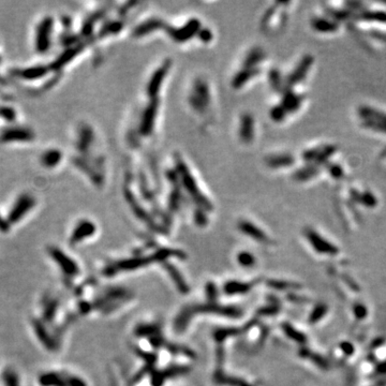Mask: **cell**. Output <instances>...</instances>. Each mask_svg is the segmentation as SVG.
<instances>
[{
    "label": "cell",
    "instance_id": "obj_45",
    "mask_svg": "<svg viewBox=\"0 0 386 386\" xmlns=\"http://www.w3.org/2000/svg\"><path fill=\"white\" fill-rule=\"evenodd\" d=\"M199 35H200V39H201L202 41H204V42H208V41L211 40V38H212L211 32H210L209 30H207V29L200 31V32H199Z\"/></svg>",
    "mask_w": 386,
    "mask_h": 386
},
{
    "label": "cell",
    "instance_id": "obj_14",
    "mask_svg": "<svg viewBox=\"0 0 386 386\" xmlns=\"http://www.w3.org/2000/svg\"><path fill=\"white\" fill-rule=\"evenodd\" d=\"M62 160V152L56 148H50L43 151L40 156V164L46 168H55Z\"/></svg>",
    "mask_w": 386,
    "mask_h": 386
},
{
    "label": "cell",
    "instance_id": "obj_35",
    "mask_svg": "<svg viewBox=\"0 0 386 386\" xmlns=\"http://www.w3.org/2000/svg\"><path fill=\"white\" fill-rule=\"evenodd\" d=\"M301 354L304 357L310 358L311 362H313L317 366L322 368V369H327V367H328L327 362L321 355H319V354H312L310 351H307L306 353H301Z\"/></svg>",
    "mask_w": 386,
    "mask_h": 386
},
{
    "label": "cell",
    "instance_id": "obj_13",
    "mask_svg": "<svg viewBox=\"0 0 386 386\" xmlns=\"http://www.w3.org/2000/svg\"><path fill=\"white\" fill-rule=\"evenodd\" d=\"M239 137L242 142L250 143L254 137V121L250 114H244L240 118Z\"/></svg>",
    "mask_w": 386,
    "mask_h": 386
},
{
    "label": "cell",
    "instance_id": "obj_1",
    "mask_svg": "<svg viewBox=\"0 0 386 386\" xmlns=\"http://www.w3.org/2000/svg\"><path fill=\"white\" fill-rule=\"evenodd\" d=\"M35 140L34 131L17 122L8 123L0 129V146H17L32 143Z\"/></svg>",
    "mask_w": 386,
    "mask_h": 386
},
{
    "label": "cell",
    "instance_id": "obj_29",
    "mask_svg": "<svg viewBox=\"0 0 386 386\" xmlns=\"http://www.w3.org/2000/svg\"><path fill=\"white\" fill-rule=\"evenodd\" d=\"M251 288H252V284H250V283L232 281V282H229L226 285V292L228 294H232V295H234V294H245L248 291H250Z\"/></svg>",
    "mask_w": 386,
    "mask_h": 386
},
{
    "label": "cell",
    "instance_id": "obj_36",
    "mask_svg": "<svg viewBox=\"0 0 386 386\" xmlns=\"http://www.w3.org/2000/svg\"><path fill=\"white\" fill-rule=\"evenodd\" d=\"M286 114H288V112L284 110V107L281 104L280 105H276V106L273 107L272 111H271V117H272V119L274 121L280 122V121H282L285 118Z\"/></svg>",
    "mask_w": 386,
    "mask_h": 386
},
{
    "label": "cell",
    "instance_id": "obj_23",
    "mask_svg": "<svg viewBox=\"0 0 386 386\" xmlns=\"http://www.w3.org/2000/svg\"><path fill=\"white\" fill-rule=\"evenodd\" d=\"M281 328L284 331V334L286 335V337L290 338L293 341H295L296 344L304 345V344L307 342V337L305 336L303 331L298 330L297 328H295L292 324H290V323H282Z\"/></svg>",
    "mask_w": 386,
    "mask_h": 386
},
{
    "label": "cell",
    "instance_id": "obj_44",
    "mask_svg": "<svg viewBox=\"0 0 386 386\" xmlns=\"http://www.w3.org/2000/svg\"><path fill=\"white\" fill-rule=\"evenodd\" d=\"M340 349L342 350V352L346 355H352L354 353V347L352 344L348 342V341H344V342L340 344Z\"/></svg>",
    "mask_w": 386,
    "mask_h": 386
},
{
    "label": "cell",
    "instance_id": "obj_15",
    "mask_svg": "<svg viewBox=\"0 0 386 386\" xmlns=\"http://www.w3.org/2000/svg\"><path fill=\"white\" fill-rule=\"evenodd\" d=\"M303 99L304 97L296 95L295 93L290 91V89H286L282 95L281 105L288 113H295L301 107Z\"/></svg>",
    "mask_w": 386,
    "mask_h": 386
},
{
    "label": "cell",
    "instance_id": "obj_34",
    "mask_svg": "<svg viewBox=\"0 0 386 386\" xmlns=\"http://www.w3.org/2000/svg\"><path fill=\"white\" fill-rule=\"evenodd\" d=\"M268 285L276 290H288V289H297L299 288V284H296L294 282H288V281H279V280H271L268 282Z\"/></svg>",
    "mask_w": 386,
    "mask_h": 386
},
{
    "label": "cell",
    "instance_id": "obj_32",
    "mask_svg": "<svg viewBox=\"0 0 386 386\" xmlns=\"http://www.w3.org/2000/svg\"><path fill=\"white\" fill-rule=\"evenodd\" d=\"M93 141V132L89 128H83L82 133H80V138L78 140L77 146L79 150H86Z\"/></svg>",
    "mask_w": 386,
    "mask_h": 386
},
{
    "label": "cell",
    "instance_id": "obj_25",
    "mask_svg": "<svg viewBox=\"0 0 386 386\" xmlns=\"http://www.w3.org/2000/svg\"><path fill=\"white\" fill-rule=\"evenodd\" d=\"M264 57H265V55H264L263 50H261L260 48H255L253 50H251L248 53V55L245 59L244 68L245 69H254L255 66L258 64H260V62L263 60Z\"/></svg>",
    "mask_w": 386,
    "mask_h": 386
},
{
    "label": "cell",
    "instance_id": "obj_39",
    "mask_svg": "<svg viewBox=\"0 0 386 386\" xmlns=\"http://www.w3.org/2000/svg\"><path fill=\"white\" fill-rule=\"evenodd\" d=\"M363 127L370 129L376 132H382L386 133V123L383 122H378V121H369V120H364L363 122Z\"/></svg>",
    "mask_w": 386,
    "mask_h": 386
},
{
    "label": "cell",
    "instance_id": "obj_20",
    "mask_svg": "<svg viewBox=\"0 0 386 386\" xmlns=\"http://www.w3.org/2000/svg\"><path fill=\"white\" fill-rule=\"evenodd\" d=\"M295 162V158L291 155L284 154V155H276L268 157L266 159V163L268 166L273 168H279V167H288L293 165Z\"/></svg>",
    "mask_w": 386,
    "mask_h": 386
},
{
    "label": "cell",
    "instance_id": "obj_27",
    "mask_svg": "<svg viewBox=\"0 0 386 386\" xmlns=\"http://www.w3.org/2000/svg\"><path fill=\"white\" fill-rule=\"evenodd\" d=\"M355 20L362 21H370V22H380L386 23V13L382 11H366L363 10L360 14L354 17Z\"/></svg>",
    "mask_w": 386,
    "mask_h": 386
},
{
    "label": "cell",
    "instance_id": "obj_26",
    "mask_svg": "<svg viewBox=\"0 0 386 386\" xmlns=\"http://www.w3.org/2000/svg\"><path fill=\"white\" fill-rule=\"evenodd\" d=\"M259 72L260 71L256 68H254V69H245L244 68V70L238 72L236 74V76L234 77V79H233V86H234L235 88L242 87V85L247 83L251 77H253Z\"/></svg>",
    "mask_w": 386,
    "mask_h": 386
},
{
    "label": "cell",
    "instance_id": "obj_46",
    "mask_svg": "<svg viewBox=\"0 0 386 386\" xmlns=\"http://www.w3.org/2000/svg\"><path fill=\"white\" fill-rule=\"evenodd\" d=\"M376 371H378L379 373H386V362L381 363L378 366V368H376Z\"/></svg>",
    "mask_w": 386,
    "mask_h": 386
},
{
    "label": "cell",
    "instance_id": "obj_28",
    "mask_svg": "<svg viewBox=\"0 0 386 386\" xmlns=\"http://www.w3.org/2000/svg\"><path fill=\"white\" fill-rule=\"evenodd\" d=\"M337 147L334 145H326V146H320L319 152H318V157L314 160L313 164L316 165H321L326 163L329 160V158L333 156L335 152L337 151Z\"/></svg>",
    "mask_w": 386,
    "mask_h": 386
},
{
    "label": "cell",
    "instance_id": "obj_19",
    "mask_svg": "<svg viewBox=\"0 0 386 386\" xmlns=\"http://www.w3.org/2000/svg\"><path fill=\"white\" fill-rule=\"evenodd\" d=\"M358 116L362 117L364 120L386 123V114L370 106H361L360 109H358Z\"/></svg>",
    "mask_w": 386,
    "mask_h": 386
},
{
    "label": "cell",
    "instance_id": "obj_16",
    "mask_svg": "<svg viewBox=\"0 0 386 386\" xmlns=\"http://www.w3.org/2000/svg\"><path fill=\"white\" fill-rule=\"evenodd\" d=\"M238 228L242 233H244V234L250 236L251 238L255 239L256 241H260V242H267L268 241V237L265 233L261 229H259L258 227H255L252 222L241 221L238 224Z\"/></svg>",
    "mask_w": 386,
    "mask_h": 386
},
{
    "label": "cell",
    "instance_id": "obj_10",
    "mask_svg": "<svg viewBox=\"0 0 386 386\" xmlns=\"http://www.w3.org/2000/svg\"><path fill=\"white\" fill-rule=\"evenodd\" d=\"M50 254L53 256L54 260H55L56 263L61 267L62 271H64L66 274H68V276L69 275L75 276L78 273V268L73 260H71L67 254H65L58 248H55V247L50 248Z\"/></svg>",
    "mask_w": 386,
    "mask_h": 386
},
{
    "label": "cell",
    "instance_id": "obj_8",
    "mask_svg": "<svg viewBox=\"0 0 386 386\" xmlns=\"http://www.w3.org/2000/svg\"><path fill=\"white\" fill-rule=\"evenodd\" d=\"M200 22L197 20H191L184 25L182 28L168 29V33L177 42H185L191 39L200 29Z\"/></svg>",
    "mask_w": 386,
    "mask_h": 386
},
{
    "label": "cell",
    "instance_id": "obj_2",
    "mask_svg": "<svg viewBox=\"0 0 386 386\" xmlns=\"http://www.w3.org/2000/svg\"><path fill=\"white\" fill-rule=\"evenodd\" d=\"M35 205H37V199L32 193L25 191L16 195L6 216L9 226H15L24 220L32 211Z\"/></svg>",
    "mask_w": 386,
    "mask_h": 386
},
{
    "label": "cell",
    "instance_id": "obj_41",
    "mask_svg": "<svg viewBox=\"0 0 386 386\" xmlns=\"http://www.w3.org/2000/svg\"><path fill=\"white\" fill-rule=\"evenodd\" d=\"M327 169H328V173L331 175V177H334L336 179L342 178L344 176V169L339 164H335V163L328 164Z\"/></svg>",
    "mask_w": 386,
    "mask_h": 386
},
{
    "label": "cell",
    "instance_id": "obj_38",
    "mask_svg": "<svg viewBox=\"0 0 386 386\" xmlns=\"http://www.w3.org/2000/svg\"><path fill=\"white\" fill-rule=\"evenodd\" d=\"M238 263L244 267H251L254 265L255 259L249 252H241L238 254Z\"/></svg>",
    "mask_w": 386,
    "mask_h": 386
},
{
    "label": "cell",
    "instance_id": "obj_43",
    "mask_svg": "<svg viewBox=\"0 0 386 386\" xmlns=\"http://www.w3.org/2000/svg\"><path fill=\"white\" fill-rule=\"evenodd\" d=\"M353 311H354V314L355 317L358 319V320H363L367 317L368 314V310L367 308L364 306L363 304H356L354 308H353Z\"/></svg>",
    "mask_w": 386,
    "mask_h": 386
},
{
    "label": "cell",
    "instance_id": "obj_42",
    "mask_svg": "<svg viewBox=\"0 0 386 386\" xmlns=\"http://www.w3.org/2000/svg\"><path fill=\"white\" fill-rule=\"evenodd\" d=\"M35 330H37V333L39 334V338L43 341V344L46 345L48 348H53V344H51V339L47 336V331L44 330V328L40 325V324H35Z\"/></svg>",
    "mask_w": 386,
    "mask_h": 386
},
{
    "label": "cell",
    "instance_id": "obj_33",
    "mask_svg": "<svg viewBox=\"0 0 386 386\" xmlns=\"http://www.w3.org/2000/svg\"><path fill=\"white\" fill-rule=\"evenodd\" d=\"M328 12V14L333 17V19L335 21H346L347 19H350L353 16V13L352 11H350L349 9L348 10H335V9H327L326 10Z\"/></svg>",
    "mask_w": 386,
    "mask_h": 386
},
{
    "label": "cell",
    "instance_id": "obj_18",
    "mask_svg": "<svg viewBox=\"0 0 386 386\" xmlns=\"http://www.w3.org/2000/svg\"><path fill=\"white\" fill-rule=\"evenodd\" d=\"M320 173V167L319 165H316L313 163H309L307 165H305L301 168H298L293 175V178L296 182L299 183H305L310 181L311 178L316 177Z\"/></svg>",
    "mask_w": 386,
    "mask_h": 386
},
{
    "label": "cell",
    "instance_id": "obj_22",
    "mask_svg": "<svg viewBox=\"0 0 386 386\" xmlns=\"http://www.w3.org/2000/svg\"><path fill=\"white\" fill-rule=\"evenodd\" d=\"M311 26L314 30L319 32H334L338 30V24L336 22H331L327 19H321V17H316L311 21Z\"/></svg>",
    "mask_w": 386,
    "mask_h": 386
},
{
    "label": "cell",
    "instance_id": "obj_30",
    "mask_svg": "<svg viewBox=\"0 0 386 386\" xmlns=\"http://www.w3.org/2000/svg\"><path fill=\"white\" fill-rule=\"evenodd\" d=\"M327 311H328V309H327L326 305H324V304H318L317 306L314 307L313 310L311 311L308 321L311 323V324H316V323L320 322L323 318L326 316Z\"/></svg>",
    "mask_w": 386,
    "mask_h": 386
},
{
    "label": "cell",
    "instance_id": "obj_24",
    "mask_svg": "<svg viewBox=\"0 0 386 386\" xmlns=\"http://www.w3.org/2000/svg\"><path fill=\"white\" fill-rule=\"evenodd\" d=\"M350 195H351L353 201L365 205L366 207H374L376 203H378L372 193L368 191L361 193L356 190H350Z\"/></svg>",
    "mask_w": 386,
    "mask_h": 386
},
{
    "label": "cell",
    "instance_id": "obj_5",
    "mask_svg": "<svg viewBox=\"0 0 386 386\" xmlns=\"http://www.w3.org/2000/svg\"><path fill=\"white\" fill-rule=\"evenodd\" d=\"M50 71H52L50 66L35 65L24 68H14L13 70H11L10 75L12 76V78L20 80V82L32 83L46 76Z\"/></svg>",
    "mask_w": 386,
    "mask_h": 386
},
{
    "label": "cell",
    "instance_id": "obj_4",
    "mask_svg": "<svg viewBox=\"0 0 386 386\" xmlns=\"http://www.w3.org/2000/svg\"><path fill=\"white\" fill-rule=\"evenodd\" d=\"M54 30V19L44 16L35 26L33 34V49L40 55L48 53L52 44V33Z\"/></svg>",
    "mask_w": 386,
    "mask_h": 386
},
{
    "label": "cell",
    "instance_id": "obj_9",
    "mask_svg": "<svg viewBox=\"0 0 386 386\" xmlns=\"http://www.w3.org/2000/svg\"><path fill=\"white\" fill-rule=\"evenodd\" d=\"M169 66H170V62L166 61L162 66L159 67L155 71V73L152 74L149 83H148V86H147V94L151 99H156V97L160 91V87H161V85H162V82L164 80V78L168 72Z\"/></svg>",
    "mask_w": 386,
    "mask_h": 386
},
{
    "label": "cell",
    "instance_id": "obj_40",
    "mask_svg": "<svg viewBox=\"0 0 386 386\" xmlns=\"http://www.w3.org/2000/svg\"><path fill=\"white\" fill-rule=\"evenodd\" d=\"M4 381L6 386H21L19 379L16 378V374L12 371H7L4 375Z\"/></svg>",
    "mask_w": 386,
    "mask_h": 386
},
{
    "label": "cell",
    "instance_id": "obj_6",
    "mask_svg": "<svg viewBox=\"0 0 386 386\" xmlns=\"http://www.w3.org/2000/svg\"><path fill=\"white\" fill-rule=\"evenodd\" d=\"M309 244L312 246L316 252L320 254H328V255H336L339 252V249L329 242L324 237H322L319 233H317L312 229H306L304 232Z\"/></svg>",
    "mask_w": 386,
    "mask_h": 386
},
{
    "label": "cell",
    "instance_id": "obj_17",
    "mask_svg": "<svg viewBox=\"0 0 386 386\" xmlns=\"http://www.w3.org/2000/svg\"><path fill=\"white\" fill-rule=\"evenodd\" d=\"M82 49H83L82 46H76V47H73V48L67 49L64 53L61 54V55H59L57 57V59L54 61L52 65H50L51 70H59L62 67H65L76 55H78V53L82 51Z\"/></svg>",
    "mask_w": 386,
    "mask_h": 386
},
{
    "label": "cell",
    "instance_id": "obj_31",
    "mask_svg": "<svg viewBox=\"0 0 386 386\" xmlns=\"http://www.w3.org/2000/svg\"><path fill=\"white\" fill-rule=\"evenodd\" d=\"M269 83H271V86L275 92L282 93V91H283L282 77H281L280 72L277 69H273L271 72H269Z\"/></svg>",
    "mask_w": 386,
    "mask_h": 386
},
{
    "label": "cell",
    "instance_id": "obj_11",
    "mask_svg": "<svg viewBox=\"0 0 386 386\" xmlns=\"http://www.w3.org/2000/svg\"><path fill=\"white\" fill-rule=\"evenodd\" d=\"M157 110H158V100L157 99H152V101L145 110L144 115H143L142 122H141L140 130L143 134H144V136H148V134L151 133L152 129H154Z\"/></svg>",
    "mask_w": 386,
    "mask_h": 386
},
{
    "label": "cell",
    "instance_id": "obj_21",
    "mask_svg": "<svg viewBox=\"0 0 386 386\" xmlns=\"http://www.w3.org/2000/svg\"><path fill=\"white\" fill-rule=\"evenodd\" d=\"M163 25H164V23L161 20L152 19V20H149L145 23H143L142 25H140L138 28L134 30L133 34H134V37H142V35H145L151 31L159 29V28H163Z\"/></svg>",
    "mask_w": 386,
    "mask_h": 386
},
{
    "label": "cell",
    "instance_id": "obj_37",
    "mask_svg": "<svg viewBox=\"0 0 386 386\" xmlns=\"http://www.w3.org/2000/svg\"><path fill=\"white\" fill-rule=\"evenodd\" d=\"M167 271H168V273L170 274V276L173 277V279L175 280V282H176V284H177L178 288L181 289V291H183L184 293H186V292L188 291V288H187V285H186L185 281L183 280V278L181 277V275H178V273H177L176 269H175L174 267H172V266H168V267H167Z\"/></svg>",
    "mask_w": 386,
    "mask_h": 386
},
{
    "label": "cell",
    "instance_id": "obj_12",
    "mask_svg": "<svg viewBox=\"0 0 386 386\" xmlns=\"http://www.w3.org/2000/svg\"><path fill=\"white\" fill-rule=\"evenodd\" d=\"M95 231H96V227L93 222L88 220L80 221L75 227L72 235H71V238H70L71 244L72 245L77 244V242L82 241L83 239L94 235Z\"/></svg>",
    "mask_w": 386,
    "mask_h": 386
},
{
    "label": "cell",
    "instance_id": "obj_7",
    "mask_svg": "<svg viewBox=\"0 0 386 386\" xmlns=\"http://www.w3.org/2000/svg\"><path fill=\"white\" fill-rule=\"evenodd\" d=\"M313 64V57L311 55H306L302 58L299 61V64L296 66L293 72L286 77L285 83L288 85L289 88L295 86L296 84H298L299 82L305 78V76L307 75L309 69L311 68Z\"/></svg>",
    "mask_w": 386,
    "mask_h": 386
},
{
    "label": "cell",
    "instance_id": "obj_3",
    "mask_svg": "<svg viewBox=\"0 0 386 386\" xmlns=\"http://www.w3.org/2000/svg\"><path fill=\"white\" fill-rule=\"evenodd\" d=\"M176 168H177V173H178L179 177H181V179H182V183H183L184 187L186 188V190L189 192L192 199L196 203H199L202 208H204L206 210H210L212 208L211 203L207 199H206L205 195L201 192L199 186H197V184H196V181L190 172V169L188 168V166L186 165V163L181 158L176 159Z\"/></svg>",
    "mask_w": 386,
    "mask_h": 386
}]
</instances>
